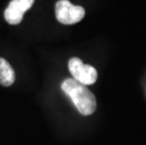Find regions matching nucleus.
<instances>
[{"label":"nucleus","mask_w":146,"mask_h":145,"mask_svg":"<svg viewBox=\"0 0 146 145\" xmlns=\"http://www.w3.org/2000/svg\"><path fill=\"white\" fill-rule=\"evenodd\" d=\"M61 89L71 98L76 109L82 115L88 116L95 111L97 106L95 96L85 85L74 78H67L61 83Z\"/></svg>","instance_id":"f257e3e1"},{"label":"nucleus","mask_w":146,"mask_h":145,"mask_svg":"<svg viewBox=\"0 0 146 145\" xmlns=\"http://www.w3.org/2000/svg\"><path fill=\"white\" fill-rule=\"evenodd\" d=\"M56 17L63 24H74L85 16V10L80 6L73 5L69 0H60L56 4Z\"/></svg>","instance_id":"f03ea898"},{"label":"nucleus","mask_w":146,"mask_h":145,"mask_svg":"<svg viewBox=\"0 0 146 145\" xmlns=\"http://www.w3.org/2000/svg\"><path fill=\"white\" fill-rule=\"evenodd\" d=\"M68 67L73 78L83 85H92L97 80V71L95 68L83 63L78 58H72L68 62Z\"/></svg>","instance_id":"7ed1b4c3"},{"label":"nucleus","mask_w":146,"mask_h":145,"mask_svg":"<svg viewBox=\"0 0 146 145\" xmlns=\"http://www.w3.org/2000/svg\"><path fill=\"white\" fill-rule=\"evenodd\" d=\"M35 0H11L4 12L5 20L11 24L22 22L24 13L32 7Z\"/></svg>","instance_id":"20e7f679"},{"label":"nucleus","mask_w":146,"mask_h":145,"mask_svg":"<svg viewBox=\"0 0 146 145\" xmlns=\"http://www.w3.org/2000/svg\"><path fill=\"white\" fill-rule=\"evenodd\" d=\"M15 81V73L5 58H0V85L10 87Z\"/></svg>","instance_id":"39448f33"}]
</instances>
